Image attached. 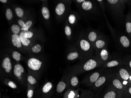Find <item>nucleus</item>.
<instances>
[{"label": "nucleus", "mask_w": 131, "mask_h": 98, "mask_svg": "<svg viewBox=\"0 0 131 98\" xmlns=\"http://www.w3.org/2000/svg\"><path fill=\"white\" fill-rule=\"evenodd\" d=\"M53 84L52 83L48 82L44 85L41 90L37 95L35 98H51L52 95Z\"/></svg>", "instance_id": "nucleus-1"}, {"label": "nucleus", "mask_w": 131, "mask_h": 98, "mask_svg": "<svg viewBox=\"0 0 131 98\" xmlns=\"http://www.w3.org/2000/svg\"><path fill=\"white\" fill-rule=\"evenodd\" d=\"M28 67L30 70L33 72H37L40 70L42 65V62L36 58H30L27 62Z\"/></svg>", "instance_id": "nucleus-2"}, {"label": "nucleus", "mask_w": 131, "mask_h": 98, "mask_svg": "<svg viewBox=\"0 0 131 98\" xmlns=\"http://www.w3.org/2000/svg\"><path fill=\"white\" fill-rule=\"evenodd\" d=\"M25 70L23 67L20 64H16L13 67V73L18 81H22Z\"/></svg>", "instance_id": "nucleus-3"}, {"label": "nucleus", "mask_w": 131, "mask_h": 98, "mask_svg": "<svg viewBox=\"0 0 131 98\" xmlns=\"http://www.w3.org/2000/svg\"><path fill=\"white\" fill-rule=\"evenodd\" d=\"M1 67L5 73L9 74L12 69V64L11 60L9 57H6L4 58L1 63Z\"/></svg>", "instance_id": "nucleus-4"}, {"label": "nucleus", "mask_w": 131, "mask_h": 98, "mask_svg": "<svg viewBox=\"0 0 131 98\" xmlns=\"http://www.w3.org/2000/svg\"><path fill=\"white\" fill-rule=\"evenodd\" d=\"M97 66V61L94 59H90L87 61L82 66L84 70L89 71L95 68Z\"/></svg>", "instance_id": "nucleus-5"}, {"label": "nucleus", "mask_w": 131, "mask_h": 98, "mask_svg": "<svg viewBox=\"0 0 131 98\" xmlns=\"http://www.w3.org/2000/svg\"><path fill=\"white\" fill-rule=\"evenodd\" d=\"M106 39L103 38L100 36L95 43V46L97 50H101L106 47Z\"/></svg>", "instance_id": "nucleus-6"}, {"label": "nucleus", "mask_w": 131, "mask_h": 98, "mask_svg": "<svg viewBox=\"0 0 131 98\" xmlns=\"http://www.w3.org/2000/svg\"><path fill=\"white\" fill-rule=\"evenodd\" d=\"M80 46L81 50L84 52L89 51L91 48L90 43L85 39H82L80 41Z\"/></svg>", "instance_id": "nucleus-7"}, {"label": "nucleus", "mask_w": 131, "mask_h": 98, "mask_svg": "<svg viewBox=\"0 0 131 98\" xmlns=\"http://www.w3.org/2000/svg\"><path fill=\"white\" fill-rule=\"evenodd\" d=\"M12 42L13 45L17 47V48L21 47V42L20 36L17 34H13L12 36Z\"/></svg>", "instance_id": "nucleus-8"}, {"label": "nucleus", "mask_w": 131, "mask_h": 98, "mask_svg": "<svg viewBox=\"0 0 131 98\" xmlns=\"http://www.w3.org/2000/svg\"><path fill=\"white\" fill-rule=\"evenodd\" d=\"M106 47L99 51V54L101 59L103 61H106L109 58V52Z\"/></svg>", "instance_id": "nucleus-9"}, {"label": "nucleus", "mask_w": 131, "mask_h": 98, "mask_svg": "<svg viewBox=\"0 0 131 98\" xmlns=\"http://www.w3.org/2000/svg\"><path fill=\"white\" fill-rule=\"evenodd\" d=\"M98 34V33L95 32L94 31H92L90 32L88 35V39L90 42L95 43L97 39L100 36Z\"/></svg>", "instance_id": "nucleus-10"}, {"label": "nucleus", "mask_w": 131, "mask_h": 98, "mask_svg": "<svg viewBox=\"0 0 131 98\" xmlns=\"http://www.w3.org/2000/svg\"><path fill=\"white\" fill-rule=\"evenodd\" d=\"M65 11V6L63 3L59 4L55 8L56 13L59 15H62Z\"/></svg>", "instance_id": "nucleus-11"}, {"label": "nucleus", "mask_w": 131, "mask_h": 98, "mask_svg": "<svg viewBox=\"0 0 131 98\" xmlns=\"http://www.w3.org/2000/svg\"><path fill=\"white\" fill-rule=\"evenodd\" d=\"M25 31H22L20 33V39L21 41V43L24 46H28L30 44L31 41L28 39L26 38L25 36Z\"/></svg>", "instance_id": "nucleus-12"}, {"label": "nucleus", "mask_w": 131, "mask_h": 98, "mask_svg": "<svg viewBox=\"0 0 131 98\" xmlns=\"http://www.w3.org/2000/svg\"><path fill=\"white\" fill-rule=\"evenodd\" d=\"M82 8L85 11L91 10L93 8V4L90 1H86L82 2Z\"/></svg>", "instance_id": "nucleus-13"}, {"label": "nucleus", "mask_w": 131, "mask_h": 98, "mask_svg": "<svg viewBox=\"0 0 131 98\" xmlns=\"http://www.w3.org/2000/svg\"><path fill=\"white\" fill-rule=\"evenodd\" d=\"M66 87V84L63 81L59 82L57 85L56 91L58 93H60L64 92Z\"/></svg>", "instance_id": "nucleus-14"}, {"label": "nucleus", "mask_w": 131, "mask_h": 98, "mask_svg": "<svg viewBox=\"0 0 131 98\" xmlns=\"http://www.w3.org/2000/svg\"><path fill=\"white\" fill-rule=\"evenodd\" d=\"M120 41L121 44L125 47H128L130 45L129 39L125 36H122L120 38Z\"/></svg>", "instance_id": "nucleus-15"}, {"label": "nucleus", "mask_w": 131, "mask_h": 98, "mask_svg": "<svg viewBox=\"0 0 131 98\" xmlns=\"http://www.w3.org/2000/svg\"><path fill=\"white\" fill-rule=\"evenodd\" d=\"M119 74L121 78L126 81L128 80L130 78L129 73L124 69H121L119 70Z\"/></svg>", "instance_id": "nucleus-16"}, {"label": "nucleus", "mask_w": 131, "mask_h": 98, "mask_svg": "<svg viewBox=\"0 0 131 98\" xmlns=\"http://www.w3.org/2000/svg\"><path fill=\"white\" fill-rule=\"evenodd\" d=\"M100 73L98 72H96L92 73L89 77L90 82L91 83H96L100 77Z\"/></svg>", "instance_id": "nucleus-17"}, {"label": "nucleus", "mask_w": 131, "mask_h": 98, "mask_svg": "<svg viewBox=\"0 0 131 98\" xmlns=\"http://www.w3.org/2000/svg\"><path fill=\"white\" fill-rule=\"evenodd\" d=\"M106 77L105 76H102L99 77L97 81L95 83V86L96 87H99L103 85L106 81Z\"/></svg>", "instance_id": "nucleus-18"}, {"label": "nucleus", "mask_w": 131, "mask_h": 98, "mask_svg": "<svg viewBox=\"0 0 131 98\" xmlns=\"http://www.w3.org/2000/svg\"><path fill=\"white\" fill-rule=\"evenodd\" d=\"M34 95V89L31 86H28L26 98H33Z\"/></svg>", "instance_id": "nucleus-19"}, {"label": "nucleus", "mask_w": 131, "mask_h": 98, "mask_svg": "<svg viewBox=\"0 0 131 98\" xmlns=\"http://www.w3.org/2000/svg\"><path fill=\"white\" fill-rule=\"evenodd\" d=\"M79 54L77 52H73L68 54L67 56V59L69 61H73L79 57Z\"/></svg>", "instance_id": "nucleus-20"}, {"label": "nucleus", "mask_w": 131, "mask_h": 98, "mask_svg": "<svg viewBox=\"0 0 131 98\" xmlns=\"http://www.w3.org/2000/svg\"><path fill=\"white\" fill-rule=\"evenodd\" d=\"M42 13L44 18L46 19H49L50 17V14L49 12V10L46 7H43L42 9Z\"/></svg>", "instance_id": "nucleus-21"}, {"label": "nucleus", "mask_w": 131, "mask_h": 98, "mask_svg": "<svg viewBox=\"0 0 131 98\" xmlns=\"http://www.w3.org/2000/svg\"><path fill=\"white\" fill-rule=\"evenodd\" d=\"M27 80L28 81V83L30 84V86H34L37 83V80L33 76L31 75H29L28 76Z\"/></svg>", "instance_id": "nucleus-22"}, {"label": "nucleus", "mask_w": 131, "mask_h": 98, "mask_svg": "<svg viewBox=\"0 0 131 98\" xmlns=\"http://www.w3.org/2000/svg\"><path fill=\"white\" fill-rule=\"evenodd\" d=\"M112 83L113 86L117 89H122L123 86H122V83L117 79H115L114 80H113L112 82Z\"/></svg>", "instance_id": "nucleus-23"}, {"label": "nucleus", "mask_w": 131, "mask_h": 98, "mask_svg": "<svg viewBox=\"0 0 131 98\" xmlns=\"http://www.w3.org/2000/svg\"><path fill=\"white\" fill-rule=\"evenodd\" d=\"M12 57L13 59L15 60L16 61L19 62L20 61H21V54H20V53L17 52L15 51V52H13L12 55Z\"/></svg>", "instance_id": "nucleus-24"}, {"label": "nucleus", "mask_w": 131, "mask_h": 98, "mask_svg": "<svg viewBox=\"0 0 131 98\" xmlns=\"http://www.w3.org/2000/svg\"><path fill=\"white\" fill-rule=\"evenodd\" d=\"M79 84L78 78L76 76H73L70 79V84L72 87H75L77 86Z\"/></svg>", "instance_id": "nucleus-25"}, {"label": "nucleus", "mask_w": 131, "mask_h": 98, "mask_svg": "<svg viewBox=\"0 0 131 98\" xmlns=\"http://www.w3.org/2000/svg\"><path fill=\"white\" fill-rule=\"evenodd\" d=\"M11 30L12 32L14 34L18 35L20 31V28L19 27L17 24H13L11 26Z\"/></svg>", "instance_id": "nucleus-26"}, {"label": "nucleus", "mask_w": 131, "mask_h": 98, "mask_svg": "<svg viewBox=\"0 0 131 98\" xmlns=\"http://www.w3.org/2000/svg\"><path fill=\"white\" fill-rule=\"evenodd\" d=\"M116 93L113 91L108 92L105 94L104 98H116Z\"/></svg>", "instance_id": "nucleus-27"}, {"label": "nucleus", "mask_w": 131, "mask_h": 98, "mask_svg": "<svg viewBox=\"0 0 131 98\" xmlns=\"http://www.w3.org/2000/svg\"><path fill=\"white\" fill-rule=\"evenodd\" d=\"M41 50V46L40 44H37L33 46L32 48V51L33 53H38Z\"/></svg>", "instance_id": "nucleus-28"}, {"label": "nucleus", "mask_w": 131, "mask_h": 98, "mask_svg": "<svg viewBox=\"0 0 131 98\" xmlns=\"http://www.w3.org/2000/svg\"><path fill=\"white\" fill-rule=\"evenodd\" d=\"M119 64V62L117 61L113 60V61H111L108 62L106 64L107 67H114V66H117Z\"/></svg>", "instance_id": "nucleus-29"}, {"label": "nucleus", "mask_w": 131, "mask_h": 98, "mask_svg": "<svg viewBox=\"0 0 131 98\" xmlns=\"http://www.w3.org/2000/svg\"><path fill=\"white\" fill-rule=\"evenodd\" d=\"M6 17L8 20H11L12 18V12L10 8H8L6 10Z\"/></svg>", "instance_id": "nucleus-30"}, {"label": "nucleus", "mask_w": 131, "mask_h": 98, "mask_svg": "<svg viewBox=\"0 0 131 98\" xmlns=\"http://www.w3.org/2000/svg\"><path fill=\"white\" fill-rule=\"evenodd\" d=\"M32 24V22L31 21H27L25 24V27L21 28V30L22 31L24 30V31H28V30L29 28H30Z\"/></svg>", "instance_id": "nucleus-31"}, {"label": "nucleus", "mask_w": 131, "mask_h": 98, "mask_svg": "<svg viewBox=\"0 0 131 98\" xmlns=\"http://www.w3.org/2000/svg\"><path fill=\"white\" fill-rule=\"evenodd\" d=\"M16 13L17 15L19 17H22L24 15V11L22 8L19 7H17L15 9Z\"/></svg>", "instance_id": "nucleus-32"}, {"label": "nucleus", "mask_w": 131, "mask_h": 98, "mask_svg": "<svg viewBox=\"0 0 131 98\" xmlns=\"http://www.w3.org/2000/svg\"><path fill=\"white\" fill-rule=\"evenodd\" d=\"M68 21L70 24H75L76 21V17L74 15L71 14L68 17Z\"/></svg>", "instance_id": "nucleus-33"}, {"label": "nucleus", "mask_w": 131, "mask_h": 98, "mask_svg": "<svg viewBox=\"0 0 131 98\" xmlns=\"http://www.w3.org/2000/svg\"><path fill=\"white\" fill-rule=\"evenodd\" d=\"M7 85L13 89H16L17 88V85L12 81H8L7 82Z\"/></svg>", "instance_id": "nucleus-34"}, {"label": "nucleus", "mask_w": 131, "mask_h": 98, "mask_svg": "<svg viewBox=\"0 0 131 98\" xmlns=\"http://www.w3.org/2000/svg\"><path fill=\"white\" fill-rule=\"evenodd\" d=\"M65 33L67 36H70L71 34V30L70 27L67 26L65 28Z\"/></svg>", "instance_id": "nucleus-35"}, {"label": "nucleus", "mask_w": 131, "mask_h": 98, "mask_svg": "<svg viewBox=\"0 0 131 98\" xmlns=\"http://www.w3.org/2000/svg\"><path fill=\"white\" fill-rule=\"evenodd\" d=\"M33 33L30 31H25V36L27 39H30L33 36Z\"/></svg>", "instance_id": "nucleus-36"}, {"label": "nucleus", "mask_w": 131, "mask_h": 98, "mask_svg": "<svg viewBox=\"0 0 131 98\" xmlns=\"http://www.w3.org/2000/svg\"><path fill=\"white\" fill-rule=\"evenodd\" d=\"M126 28L127 32L128 33H131V23L129 22H128L126 24Z\"/></svg>", "instance_id": "nucleus-37"}, {"label": "nucleus", "mask_w": 131, "mask_h": 98, "mask_svg": "<svg viewBox=\"0 0 131 98\" xmlns=\"http://www.w3.org/2000/svg\"><path fill=\"white\" fill-rule=\"evenodd\" d=\"M76 97V93H75V92L73 91H71L67 95L68 98H75Z\"/></svg>", "instance_id": "nucleus-38"}, {"label": "nucleus", "mask_w": 131, "mask_h": 98, "mask_svg": "<svg viewBox=\"0 0 131 98\" xmlns=\"http://www.w3.org/2000/svg\"><path fill=\"white\" fill-rule=\"evenodd\" d=\"M18 23L19 24V25L22 27V28L25 27V22H24L23 21H21V20H19L18 21Z\"/></svg>", "instance_id": "nucleus-39"}, {"label": "nucleus", "mask_w": 131, "mask_h": 98, "mask_svg": "<svg viewBox=\"0 0 131 98\" xmlns=\"http://www.w3.org/2000/svg\"><path fill=\"white\" fill-rule=\"evenodd\" d=\"M77 1L79 3H81L85 2V0H77Z\"/></svg>", "instance_id": "nucleus-40"}, {"label": "nucleus", "mask_w": 131, "mask_h": 98, "mask_svg": "<svg viewBox=\"0 0 131 98\" xmlns=\"http://www.w3.org/2000/svg\"><path fill=\"white\" fill-rule=\"evenodd\" d=\"M0 1L1 2H2V3H5L7 2V0H0Z\"/></svg>", "instance_id": "nucleus-41"}, {"label": "nucleus", "mask_w": 131, "mask_h": 98, "mask_svg": "<svg viewBox=\"0 0 131 98\" xmlns=\"http://www.w3.org/2000/svg\"><path fill=\"white\" fill-rule=\"evenodd\" d=\"M129 92L131 94V87L129 89Z\"/></svg>", "instance_id": "nucleus-42"}, {"label": "nucleus", "mask_w": 131, "mask_h": 98, "mask_svg": "<svg viewBox=\"0 0 131 98\" xmlns=\"http://www.w3.org/2000/svg\"><path fill=\"white\" fill-rule=\"evenodd\" d=\"M3 98H9V97H7V96H4Z\"/></svg>", "instance_id": "nucleus-43"}, {"label": "nucleus", "mask_w": 131, "mask_h": 98, "mask_svg": "<svg viewBox=\"0 0 131 98\" xmlns=\"http://www.w3.org/2000/svg\"><path fill=\"white\" fill-rule=\"evenodd\" d=\"M129 65H130V67L131 68V61L130 62V63H129Z\"/></svg>", "instance_id": "nucleus-44"}, {"label": "nucleus", "mask_w": 131, "mask_h": 98, "mask_svg": "<svg viewBox=\"0 0 131 98\" xmlns=\"http://www.w3.org/2000/svg\"><path fill=\"white\" fill-rule=\"evenodd\" d=\"M130 79H131V77H130Z\"/></svg>", "instance_id": "nucleus-45"}]
</instances>
